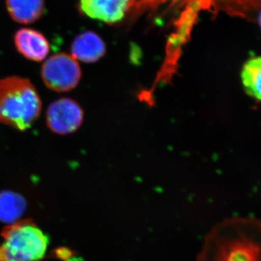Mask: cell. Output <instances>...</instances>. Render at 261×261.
<instances>
[{"instance_id":"obj_1","label":"cell","mask_w":261,"mask_h":261,"mask_svg":"<svg viewBox=\"0 0 261 261\" xmlns=\"http://www.w3.org/2000/svg\"><path fill=\"white\" fill-rule=\"evenodd\" d=\"M196 261H261V219L233 216L204 237Z\"/></svg>"},{"instance_id":"obj_2","label":"cell","mask_w":261,"mask_h":261,"mask_svg":"<svg viewBox=\"0 0 261 261\" xmlns=\"http://www.w3.org/2000/svg\"><path fill=\"white\" fill-rule=\"evenodd\" d=\"M42 108L29 79L13 75L0 80V123L23 132L37 121Z\"/></svg>"},{"instance_id":"obj_3","label":"cell","mask_w":261,"mask_h":261,"mask_svg":"<svg viewBox=\"0 0 261 261\" xmlns=\"http://www.w3.org/2000/svg\"><path fill=\"white\" fill-rule=\"evenodd\" d=\"M0 261H40L46 255L49 238L32 220H20L3 228Z\"/></svg>"},{"instance_id":"obj_4","label":"cell","mask_w":261,"mask_h":261,"mask_svg":"<svg viewBox=\"0 0 261 261\" xmlns=\"http://www.w3.org/2000/svg\"><path fill=\"white\" fill-rule=\"evenodd\" d=\"M41 76L46 87L56 92H69L75 89L82 78L78 61L71 55L58 53L44 61Z\"/></svg>"},{"instance_id":"obj_5","label":"cell","mask_w":261,"mask_h":261,"mask_svg":"<svg viewBox=\"0 0 261 261\" xmlns=\"http://www.w3.org/2000/svg\"><path fill=\"white\" fill-rule=\"evenodd\" d=\"M152 5L186 3L192 9L208 10L214 15L225 13L233 18L256 23L261 9V0H147Z\"/></svg>"},{"instance_id":"obj_6","label":"cell","mask_w":261,"mask_h":261,"mask_svg":"<svg viewBox=\"0 0 261 261\" xmlns=\"http://www.w3.org/2000/svg\"><path fill=\"white\" fill-rule=\"evenodd\" d=\"M83 120V110L70 98H61L51 102L46 113L47 127L57 135L74 133L82 126Z\"/></svg>"},{"instance_id":"obj_7","label":"cell","mask_w":261,"mask_h":261,"mask_svg":"<svg viewBox=\"0 0 261 261\" xmlns=\"http://www.w3.org/2000/svg\"><path fill=\"white\" fill-rule=\"evenodd\" d=\"M134 0H80L82 15L108 24L118 23L126 16Z\"/></svg>"},{"instance_id":"obj_8","label":"cell","mask_w":261,"mask_h":261,"mask_svg":"<svg viewBox=\"0 0 261 261\" xmlns=\"http://www.w3.org/2000/svg\"><path fill=\"white\" fill-rule=\"evenodd\" d=\"M14 44L22 56L34 62L44 61L50 51L47 38L35 29H19L14 34Z\"/></svg>"},{"instance_id":"obj_9","label":"cell","mask_w":261,"mask_h":261,"mask_svg":"<svg viewBox=\"0 0 261 261\" xmlns=\"http://www.w3.org/2000/svg\"><path fill=\"white\" fill-rule=\"evenodd\" d=\"M70 51L71 56L76 61L93 63L106 54V46L97 33L86 31L74 38L70 46Z\"/></svg>"},{"instance_id":"obj_10","label":"cell","mask_w":261,"mask_h":261,"mask_svg":"<svg viewBox=\"0 0 261 261\" xmlns=\"http://www.w3.org/2000/svg\"><path fill=\"white\" fill-rule=\"evenodd\" d=\"M10 18L21 24L35 23L45 12L44 0H6Z\"/></svg>"},{"instance_id":"obj_11","label":"cell","mask_w":261,"mask_h":261,"mask_svg":"<svg viewBox=\"0 0 261 261\" xmlns=\"http://www.w3.org/2000/svg\"><path fill=\"white\" fill-rule=\"evenodd\" d=\"M245 93L261 102V56H253L245 62L240 73Z\"/></svg>"},{"instance_id":"obj_12","label":"cell","mask_w":261,"mask_h":261,"mask_svg":"<svg viewBox=\"0 0 261 261\" xmlns=\"http://www.w3.org/2000/svg\"><path fill=\"white\" fill-rule=\"evenodd\" d=\"M25 201L21 195L15 192L4 191L0 193V219L14 221L23 214Z\"/></svg>"},{"instance_id":"obj_13","label":"cell","mask_w":261,"mask_h":261,"mask_svg":"<svg viewBox=\"0 0 261 261\" xmlns=\"http://www.w3.org/2000/svg\"><path fill=\"white\" fill-rule=\"evenodd\" d=\"M257 23L261 29V9L260 10V12H259L258 15H257L256 23Z\"/></svg>"}]
</instances>
